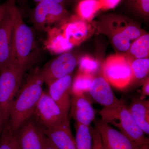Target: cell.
<instances>
[{
    "label": "cell",
    "instance_id": "ac0fdd59",
    "mask_svg": "<svg viewBox=\"0 0 149 149\" xmlns=\"http://www.w3.org/2000/svg\"><path fill=\"white\" fill-rule=\"evenodd\" d=\"M129 111L136 123L143 132L149 134V102L145 99H134L129 108Z\"/></svg>",
    "mask_w": 149,
    "mask_h": 149
},
{
    "label": "cell",
    "instance_id": "ffe728a7",
    "mask_svg": "<svg viewBox=\"0 0 149 149\" xmlns=\"http://www.w3.org/2000/svg\"><path fill=\"white\" fill-rule=\"evenodd\" d=\"M75 7L76 15L86 21H93L96 15L102 9L100 0H78Z\"/></svg>",
    "mask_w": 149,
    "mask_h": 149
},
{
    "label": "cell",
    "instance_id": "3957f363",
    "mask_svg": "<svg viewBox=\"0 0 149 149\" xmlns=\"http://www.w3.org/2000/svg\"><path fill=\"white\" fill-rule=\"evenodd\" d=\"M10 8L14 19L10 63L16 64L25 70L34 60L32 55L36 46L35 33L24 22L14 0H10Z\"/></svg>",
    "mask_w": 149,
    "mask_h": 149
},
{
    "label": "cell",
    "instance_id": "4316f807",
    "mask_svg": "<svg viewBox=\"0 0 149 149\" xmlns=\"http://www.w3.org/2000/svg\"><path fill=\"white\" fill-rule=\"evenodd\" d=\"M129 2L135 10L144 16H149V0H129Z\"/></svg>",
    "mask_w": 149,
    "mask_h": 149
},
{
    "label": "cell",
    "instance_id": "e0dca14e",
    "mask_svg": "<svg viewBox=\"0 0 149 149\" xmlns=\"http://www.w3.org/2000/svg\"><path fill=\"white\" fill-rule=\"evenodd\" d=\"M69 112L76 123L89 126L95 118V111L86 95H72Z\"/></svg>",
    "mask_w": 149,
    "mask_h": 149
},
{
    "label": "cell",
    "instance_id": "f1b7e54d",
    "mask_svg": "<svg viewBox=\"0 0 149 149\" xmlns=\"http://www.w3.org/2000/svg\"><path fill=\"white\" fill-rule=\"evenodd\" d=\"M122 0H100L102 10H108L115 8Z\"/></svg>",
    "mask_w": 149,
    "mask_h": 149
},
{
    "label": "cell",
    "instance_id": "ba28073f",
    "mask_svg": "<svg viewBox=\"0 0 149 149\" xmlns=\"http://www.w3.org/2000/svg\"><path fill=\"white\" fill-rule=\"evenodd\" d=\"M37 121L42 125L40 129H48L55 127L69 120V117L48 93L43 92L33 115Z\"/></svg>",
    "mask_w": 149,
    "mask_h": 149
},
{
    "label": "cell",
    "instance_id": "8fae6325",
    "mask_svg": "<svg viewBox=\"0 0 149 149\" xmlns=\"http://www.w3.org/2000/svg\"><path fill=\"white\" fill-rule=\"evenodd\" d=\"M79 61L74 54L64 53L47 63L41 68L45 83H49L71 74Z\"/></svg>",
    "mask_w": 149,
    "mask_h": 149
},
{
    "label": "cell",
    "instance_id": "d590c367",
    "mask_svg": "<svg viewBox=\"0 0 149 149\" xmlns=\"http://www.w3.org/2000/svg\"><path fill=\"white\" fill-rule=\"evenodd\" d=\"M144 149H149V146H147Z\"/></svg>",
    "mask_w": 149,
    "mask_h": 149
},
{
    "label": "cell",
    "instance_id": "4fadbf2b",
    "mask_svg": "<svg viewBox=\"0 0 149 149\" xmlns=\"http://www.w3.org/2000/svg\"><path fill=\"white\" fill-rule=\"evenodd\" d=\"M18 149H43V133L30 118L15 134Z\"/></svg>",
    "mask_w": 149,
    "mask_h": 149
},
{
    "label": "cell",
    "instance_id": "836d02e7",
    "mask_svg": "<svg viewBox=\"0 0 149 149\" xmlns=\"http://www.w3.org/2000/svg\"><path fill=\"white\" fill-rule=\"evenodd\" d=\"M33 1L38 3L42 1H45V0H33ZM52 1H55L61 4L64 6L65 7V6L67 5L68 4L74 1L73 0H52Z\"/></svg>",
    "mask_w": 149,
    "mask_h": 149
},
{
    "label": "cell",
    "instance_id": "7a4b0ae2",
    "mask_svg": "<svg viewBox=\"0 0 149 149\" xmlns=\"http://www.w3.org/2000/svg\"><path fill=\"white\" fill-rule=\"evenodd\" d=\"M97 24V31L108 37L118 53L124 54L134 40L146 33L132 19L116 14L103 15Z\"/></svg>",
    "mask_w": 149,
    "mask_h": 149
},
{
    "label": "cell",
    "instance_id": "52a82bcc",
    "mask_svg": "<svg viewBox=\"0 0 149 149\" xmlns=\"http://www.w3.org/2000/svg\"><path fill=\"white\" fill-rule=\"evenodd\" d=\"M65 7L52 0H45L37 3L30 14V20L37 30L42 31L47 26L62 22L70 16Z\"/></svg>",
    "mask_w": 149,
    "mask_h": 149
},
{
    "label": "cell",
    "instance_id": "6da1fadb",
    "mask_svg": "<svg viewBox=\"0 0 149 149\" xmlns=\"http://www.w3.org/2000/svg\"><path fill=\"white\" fill-rule=\"evenodd\" d=\"M44 83L41 68H37L28 76L25 84L18 91L11 108L8 121L9 128L13 134L34 113L44 92Z\"/></svg>",
    "mask_w": 149,
    "mask_h": 149
},
{
    "label": "cell",
    "instance_id": "f546056e",
    "mask_svg": "<svg viewBox=\"0 0 149 149\" xmlns=\"http://www.w3.org/2000/svg\"><path fill=\"white\" fill-rule=\"evenodd\" d=\"M10 0H7L3 3L0 5V22L8 8Z\"/></svg>",
    "mask_w": 149,
    "mask_h": 149
},
{
    "label": "cell",
    "instance_id": "277c9868",
    "mask_svg": "<svg viewBox=\"0 0 149 149\" xmlns=\"http://www.w3.org/2000/svg\"><path fill=\"white\" fill-rule=\"evenodd\" d=\"M99 113L102 120L116 126L120 132L131 140L140 145H149L148 139L136 123L122 101L113 107L104 108Z\"/></svg>",
    "mask_w": 149,
    "mask_h": 149
},
{
    "label": "cell",
    "instance_id": "30bf717a",
    "mask_svg": "<svg viewBox=\"0 0 149 149\" xmlns=\"http://www.w3.org/2000/svg\"><path fill=\"white\" fill-rule=\"evenodd\" d=\"M95 127L98 130L103 143L109 149H144L149 145H141L100 118H95Z\"/></svg>",
    "mask_w": 149,
    "mask_h": 149
},
{
    "label": "cell",
    "instance_id": "1f68e13d",
    "mask_svg": "<svg viewBox=\"0 0 149 149\" xmlns=\"http://www.w3.org/2000/svg\"><path fill=\"white\" fill-rule=\"evenodd\" d=\"M43 149H57L44 134L43 136Z\"/></svg>",
    "mask_w": 149,
    "mask_h": 149
},
{
    "label": "cell",
    "instance_id": "d4e9b609",
    "mask_svg": "<svg viewBox=\"0 0 149 149\" xmlns=\"http://www.w3.org/2000/svg\"><path fill=\"white\" fill-rule=\"evenodd\" d=\"M79 72L95 75L98 72L100 63L97 59L89 55L82 57L78 62Z\"/></svg>",
    "mask_w": 149,
    "mask_h": 149
},
{
    "label": "cell",
    "instance_id": "2e32d148",
    "mask_svg": "<svg viewBox=\"0 0 149 149\" xmlns=\"http://www.w3.org/2000/svg\"><path fill=\"white\" fill-rule=\"evenodd\" d=\"M40 130L57 149H76L69 120L53 128Z\"/></svg>",
    "mask_w": 149,
    "mask_h": 149
},
{
    "label": "cell",
    "instance_id": "44dd1931",
    "mask_svg": "<svg viewBox=\"0 0 149 149\" xmlns=\"http://www.w3.org/2000/svg\"><path fill=\"white\" fill-rule=\"evenodd\" d=\"M74 127L76 149H93V138L90 126L76 122Z\"/></svg>",
    "mask_w": 149,
    "mask_h": 149
},
{
    "label": "cell",
    "instance_id": "83f0119b",
    "mask_svg": "<svg viewBox=\"0 0 149 149\" xmlns=\"http://www.w3.org/2000/svg\"><path fill=\"white\" fill-rule=\"evenodd\" d=\"M90 129L93 138V149H104L101 136L98 130L95 127H90Z\"/></svg>",
    "mask_w": 149,
    "mask_h": 149
},
{
    "label": "cell",
    "instance_id": "8d00e7d4",
    "mask_svg": "<svg viewBox=\"0 0 149 149\" xmlns=\"http://www.w3.org/2000/svg\"><path fill=\"white\" fill-rule=\"evenodd\" d=\"M73 1H78V0H73Z\"/></svg>",
    "mask_w": 149,
    "mask_h": 149
},
{
    "label": "cell",
    "instance_id": "484cf974",
    "mask_svg": "<svg viewBox=\"0 0 149 149\" xmlns=\"http://www.w3.org/2000/svg\"><path fill=\"white\" fill-rule=\"evenodd\" d=\"M0 149H18L15 135L10 130L8 123L5 125L0 136Z\"/></svg>",
    "mask_w": 149,
    "mask_h": 149
},
{
    "label": "cell",
    "instance_id": "7c38bea8",
    "mask_svg": "<svg viewBox=\"0 0 149 149\" xmlns=\"http://www.w3.org/2000/svg\"><path fill=\"white\" fill-rule=\"evenodd\" d=\"M13 24V15L9 4L0 22V72L10 63Z\"/></svg>",
    "mask_w": 149,
    "mask_h": 149
},
{
    "label": "cell",
    "instance_id": "5bb4252c",
    "mask_svg": "<svg viewBox=\"0 0 149 149\" xmlns=\"http://www.w3.org/2000/svg\"><path fill=\"white\" fill-rule=\"evenodd\" d=\"M89 93L95 101L105 108L113 107L120 102L114 95L102 71L95 75Z\"/></svg>",
    "mask_w": 149,
    "mask_h": 149
},
{
    "label": "cell",
    "instance_id": "8992f818",
    "mask_svg": "<svg viewBox=\"0 0 149 149\" xmlns=\"http://www.w3.org/2000/svg\"><path fill=\"white\" fill-rule=\"evenodd\" d=\"M101 71L110 85L118 89H125L132 83L130 61L123 54L109 56L104 61Z\"/></svg>",
    "mask_w": 149,
    "mask_h": 149
},
{
    "label": "cell",
    "instance_id": "cb8c5ba5",
    "mask_svg": "<svg viewBox=\"0 0 149 149\" xmlns=\"http://www.w3.org/2000/svg\"><path fill=\"white\" fill-rule=\"evenodd\" d=\"M50 41L49 48L55 53H64L71 49L73 46L65 38L60 29H55Z\"/></svg>",
    "mask_w": 149,
    "mask_h": 149
},
{
    "label": "cell",
    "instance_id": "9c48e42d",
    "mask_svg": "<svg viewBox=\"0 0 149 149\" xmlns=\"http://www.w3.org/2000/svg\"><path fill=\"white\" fill-rule=\"evenodd\" d=\"M62 22V33L73 47L88 40L97 29V22L83 20L76 15L70 16Z\"/></svg>",
    "mask_w": 149,
    "mask_h": 149
},
{
    "label": "cell",
    "instance_id": "9a60e30c",
    "mask_svg": "<svg viewBox=\"0 0 149 149\" xmlns=\"http://www.w3.org/2000/svg\"><path fill=\"white\" fill-rule=\"evenodd\" d=\"M71 74L67 75L48 84V94L65 115L69 116L70 93L72 84Z\"/></svg>",
    "mask_w": 149,
    "mask_h": 149
},
{
    "label": "cell",
    "instance_id": "7402d4cb",
    "mask_svg": "<svg viewBox=\"0 0 149 149\" xmlns=\"http://www.w3.org/2000/svg\"><path fill=\"white\" fill-rule=\"evenodd\" d=\"M95 76L78 72L72 82L71 93L74 95H86L89 93Z\"/></svg>",
    "mask_w": 149,
    "mask_h": 149
},
{
    "label": "cell",
    "instance_id": "d6a6232c",
    "mask_svg": "<svg viewBox=\"0 0 149 149\" xmlns=\"http://www.w3.org/2000/svg\"><path fill=\"white\" fill-rule=\"evenodd\" d=\"M8 123L6 121L4 115L1 109L0 108V136L3 129L5 125Z\"/></svg>",
    "mask_w": 149,
    "mask_h": 149
},
{
    "label": "cell",
    "instance_id": "d6986e66",
    "mask_svg": "<svg viewBox=\"0 0 149 149\" xmlns=\"http://www.w3.org/2000/svg\"><path fill=\"white\" fill-rule=\"evenodd\" d=\"M124 55L130 61L149 58V33L146 32L134 40Z\"/></svg>",
    "mask_w": 149,
    "mask_h": 149
},
{
    "label": "cell",
    "instance_id": "e575fe53",
    "mask_svg": "<svg viewBox=\"0 0 149 149\" xmlns=\"http://www.w3.org/2000/svg\"><path fill=\"white\" fill-rule=\"evenodd\" d=\"M103 147H104V149H109L108 148H107V147L106 146H105L104 145V144H103Z\"/></svg>",
    "mask_w": 149,
    "mask_h": 149
},
{
    "label": "cell",
    "instance_id": "4dcf8cb0",
    "mask_svg": "<svg viewBox=\"0 0 149 149\" xmlns=\"http://www.w3.org/2000/svg\"><path fill=\"white\" fill-rule=\"evenodd\" d=\"M142 95L141 97L144 99L145 96H149V77L144 81L143 83V87L142 88Z\"/></svg>",
    "mask_w": 149,
    "mask_h": 149
},
{
    "label": "cell",
    "instance_id": "603a6c76",
    "mask_svg": "<svg viewBox=\"0 0 149 149\" xmlns=\"http://www.w3.org/2000/svg\"><path fill=\"white\" fill-rule=\"evenodd\" d=\"M133 75V81H141L148 77L149 58L136 59L130 61Z\"/></svg>",
    "mask_w": 149,
    "mask_h": 149
},
{
    "label": "cell",
    "instance_id": "5b68a950",
    "mask_svg": "<svg viewBox=\"0 0 149 149\" xmlns=\"http://www.w3.org/2000/svg\"><path fill=\"white\" fill-rule=\"evenodd\" d=\"M25 70L13 63L0 72V108L8 123L11 108L18 93Z\"/></svg>",
    "mask_w": 149,
    "mask_h": 149
}]
</instances>
